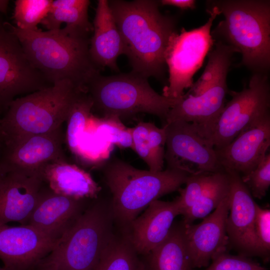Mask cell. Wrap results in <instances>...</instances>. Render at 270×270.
<instances>
[{
	"instance_id": "obj_1",
	"label": "cell",
	"mask_w": 270,
	"mask_h": 270,
	"mask_svg": "<svg viewBox=\"0 0 270 270\" xmlns=\"http://www.w3.org/2000/svg\"><path fill=\"white\" fill-rule=\"evenodd\" d=\"M132 72L148 78L162 76L164 52L176 22L159 10V2L108 1Z\"/></svg>"
},
{
	"instance_id": "obj_2",
	"label": "cell",
	"mask_w": 270,
	"mask_h": 270,
	"mask_svg": "<svg viewBox=\"0 0 270 270\" xmlns=\"http://www.w3.org/2000/svg\"><path fill=\"white\" fill-rule=\"evenodd\" d=\"M8 25L30 62L51 84L68 80L86 90L88 84L100 74L90 56L89 34L64 27L28 31L10 22Z\"/></svg>"
},
{
	"instance_id": "obj_3",
	"label": "cell",
	"mask_w": 270,
	"mask_h": 270,
	"mask_svg": "<svg viewBox=\"0 0 270 270\" xmlns=\"http://www.w3.org/2000/svg\"><path fill=\"white\" fill-rule=\"evenodd\" d=\"M110 200L115 226L126 232L130 223L153 201L185 184L191 174L179 168L152 172L136 168L118 158L102 165Z\"/></svg>"
},
{
	"instance_id": "obj_4",
	"label": "cell",
	"mask_w": 270,
	"mask_h": 270,
	"mask_svg": "<svg viewBox=\"0 0 270 270\" xmlns=\"http://www.w3.org/2000/svg\"><path fill=\"white\" fill-rule=\"evenodd\" d=\"M224 20L212 32V36L240 52V64L254 73L266 74L270 66V1H208Z\"/></svg>"
},
{
	"instance_id": "obj_5",
	"label": "cell",
	"mask_w": 270,
	"mask_h": 270,
	"mask_svg": "<svg viewBox=\"0 0 270 270\" xmlns=\"http://www.w3.org/2000/svg\"><path fill=\"white\" fill-rule=\"evenodd\" d=\"M110 200H92L71 230L34 270H96L115 232Z\"/></svg>"
},
{
	"instance_id": "obj_6",
	"label": "cell",
	"mask_w": 270,
	"mask_h": 270,
	"mask_svg": "<svg viewBox=\"0 0 270 270\" xmlns=\"http://www.w3.org/2000/svg\"><path fill=\"white\" fill-rule=\"evenodd\" d=\"M86 92L64 80L16 98L1 118L2 140L46 134L62 126L75 102Z\"/></svg>"
},
{
	"instance_id": "obj_7",
	"label": "cell",
	"mask_w": 270,
	"mask_h": 270,
	"mask_svg": "<svg viewBox=\"0 0 270 270\" xmlns=\"http://www.w3.org/2000/svg\"><path fill=\"white\" fill-rule=\"evenodd\" d=\"M92 110L104 116L120 119L144 112L158 117L164 123L170 109L179 100L164 96L150 85L148 78L131 72L95 76L86 87Z\"/></svg>"
},
{
	"instance_id": "obj_8",
	"label": "cell",
	"mask_w": 270,
	"mask_h": 270,
	"mask_svg": "<svg viewBox=\"0 0 270 270\" xmlns=\"http://www.w3.org/2000/svg\"><path fill=\"white\" fill-rule=\"evenodd\" d=\"M208 6L206 11L210 16L206 24L190 30L182 28L169 38L164 52L169 73L168 84L164 88L162 94L165 97L178 100L182 96L184 90L193 84L194 74L214 46L215 40L211 34V28L220 13L216 6Z\"/></svg>"
},
{
	"instance_id": "obj_9",
	"label": "cell",
	"mask_w": 270,
	"mask_h": 270,
	"mask_svg": "<svg viewBox=\"0 0 270 270\" xmlns=\"http://www.w3.org/2000/svg\"><path fill=\"white\" fill-rule=\"evenodd\" d=\"M226 102L208 140L215 149L224 147L240 132L270 116V86L267 74L254 73L240 92L228 90Z\"/></svg>"
},
{
	"instance_id": "obj_10",
	"label": "cell",
	"mask_w": 270,
	"mask_h": 270,
	"mask_svg": "<svg viewBox=\"0 0 270 270\" xmlns=\"http://www.w3.org/2000/svg\"><path fill=\"white\" fill-rule=\"evenodd\" d=\"M28 59L22 44L0 12V110L16 98L50 86Z\"/></svg>"
},
{
	"instance_id": "obj_11",
	"label": "cell",
	"mask_w": 270,
	"mask_h": 270,
	"mask_svg": "<svg viewBox=\"0 0 270 270\" xmlns=\"http://www.w3.org/2000/svg\"><path fill=\"white\" fill-rule=\"evenodd\" d=\"M166 134L164 160L167 168L184 169L191 174L216 173L225 171L219 162L216 150L200 136L194 126L185 122L164 124Z\"/></svg>"
},
{
	"instance_id": "obj_12",
	"label": "cell",
	"mask_w": 270,
	"mask_h": 270,
	"mask_svg": "<svg viewBox=\"0 0 270 270\" xmlns=\"http://www.w3.org/2000/svg\"><path fill=\"white\" fill-rule=\"evenodd\" d=\"M62 126L52 132L12 141H2L0 162L9 172L40 174L52 162L66 160L63 149Z\"/></svg>"
},
{
	"instance_id": "obj_13",
	"label": "cell",
	"mask_w": 270,
	"mask_h": 270,
	"mask_svg": "<svg viewBox=\"0 0 270 270\" xmlns=\"http://www.w3.org/2000/svg\"><path fill=\"white\" fill-rule=\"evenodd\" d=\"M228 72H222L200 94H184L169 110L164 124L178 121L190 122L200 136L208 140L226 104L229 90L226 82Z\"/></svg>"
},
{
	"instance_id": "obj_14",
	"label": "cell",
	"mask_w": 270,
	"mask_h": 270,
	"mask_svg": "<svg viewBox=\"0 0 270 270\" xmlns=\"http://www.w3.org/2000/svg\"><path fill=\"white\" fill-rule=\"evenodd\" d=\"M92 200H78L58 194L44 183L25 225L58 244L68 234Z\"/></svg>"
},
{
	"instance_id": "obj_15",
	"label": "cell",
	"mask_w": 270,
	"mask_h": 270,
	"mask_svg": "<svg viewBox=\"0 0 270 270\" xmlns=\"http://www.w3.org/2000/svg\"><path fill=\"white\" fill-rule=\"evenodd\" d=\"M230 182L229 213L226 220L228 246L238 254L258 256L254 234L256 204L241 176L232 170H225Z\"/></svg>"
},
{
	"instance_id": "obj_16",
	"label": "cell",
	"mask_w": 270,
	"mask_h": 270,
	"mask_svg": "<svg viewBox=\"0 0 270 270\" xmlns=\"http://www.w3.org/2000/svg\"><path fill=\"white\" fill-rule=\"evenodd\" d=\"M57 245L30 226L0 224V260L8 270H34Z\"/></svg>"
},
{
	"instance_id": "obj_17",
	"label": "cell",
	"mask_w": 270,
	"mask_h": 270,
	"mask_svg": "<svg viewBox=\"0 0 270 270\" xmlns=\"http://www.w3.org/2000/svg\"><path fill=\"white\" fill-rule=\"evenodd\" d=\"M228 213L229 195L201 222L184 224L186 244L194 269L207 268L214 255L228 250L226 226Z\"/></svg>"
},
{
	"instance_id": "obj_18",
	"label": "cell",
	"mask_w": 270,
	"mask_h": 270,
	"mask_svg": "<svg viewBox=\"0 0 270 270\" xmlns=\"http://www.w3.org/2000/svg\"><path fill=\"white\" fill-rule=\"evenodd\" d=\"M270 146V115L240 132L224 147L214 150L224 170L244 176L256 168Z\"/></svg>"
},
{
	"instance_id": "obj_19",
	"label": "cell",
	"mask_w": 270,
	"mask_h": 270,
	"mask_svg": "<svg viewBox=\"0 0 270 270\" xmlns=\"http://www.w3.org/2000/svg\"><path fill=\"white\" fill-rule=\"evenodd\" d=\"M44 184L40 174L8 172L0 182V224L16 222L25 225Z\"/></svg>"
},
{
	"instance_id": "obj_20",
	"label": "cell",
	"mask_w": 270,
	"mask_h": 270,
	"mask_svg": "<svg viewBox=\"0 0 270 270\" xmlns=\"http://www.w3.org/2000/svg\"><path fill=\"white\" fill-rule=\"evenodd\" d=\"M180 214L178 200L153 201L130 224L128 234L135 250L144 256L168 236L174 218Z\"/></svg>"
},
{
	"instance_id": "obj_21",
	"label": "cell",
	"mask_w": 270,
	"mask_h": 270,
	"mask_svg": "<svg viewBox=\"0 0 270 270\" xmlns=\"http://www.w3.org/2000/svg\"><path fill=\"white\" fill-rule=\"evenodd\" d=\"M92 26L89 48L92 60L99 68L118 71L116 60L124 54V46L108 0H98Z\"/></svg>"
},
{
	"instance_id": "obj_22",
	"label": "cell",
	"mask_w": 270,
	"mask_h": 270,
	"mask_svg": "<svg viewBox=\"0 0 270 270\" xmlns=\"http://www.w3.org/2000/svg\"><path fill=\"white\" fill-rule=\"evenodd\" d=\"M42 176L53 192L78 200L96 198L102 190L89 173L67 160L47 164Z\"/></svg>"
},
{
	"instance_id": "obj_23",
	"label": "cell",
	"mask_w": 270,
	"mask_h": 270,
	"mask_svg": "<svg viewBox=\"0 0 270 270\" xmlns=\"http://www.w3.org/2000/svg\"><path fill=\"white\" fill-rule=\"evenodd\" d=\"M143 256L145 270H193L183 222H174L164 240Z\"/></svg>"
},
{
	"instance_id": "obj_24",
	"label": "cell",
	"mask_w": 270,
	"mask_h": 270,
	"mask_svg": "<svg viewBox=\"0 0 270 270\" xmlns=\"http://www.w3.org/2000/svg\"><path fill=\"white\" fill-rule=\"evenodd\" d=\"M132 148L146 164L149 170H163L166 134L164 128L154 124L140 122L132 128Z\"/></svg>"
},
{
	"instance_id": "obj_25",
	"label": "cell",
	"mask_w": 270,
	"mask_h": 270,
	"mask_svg": "<svg viewBox=\"0 0 270 270\" xmlns=\"http://www.w3.org/2000/svg\"><path fill=\"white\" fill-rule=\"evenodd\" d=\"M88 0H54L50 10L40 23L46 30L60 28L65 23L69 30L86 34L93 30L88 17Z\"/></svg>"
},
{
	"instance_id": "obj_26",
	"label": "cell",
	"mask_w": 270,
	"mask_h": 270,
	"mask_svg": "<svg viewBox=\"0 0 270 270\" xmlns=\"http://www.w3.org/2000/svg\"><path fill=\"white\" fill-rule=\"evenodd\" d=\"M127 233L114 232L104 250L96 270H145Z\"/></svg>"
},
{
	"instance_id": "obj_27",
	"label": "cell",
	"mask_w": 270,
	"mask_h": 270,
	"mask_svg": "<svg viewBox=\"0 0 270 270\" xmlns=\"http://www.w3.org/2000/svg\"><path fill=\"white\" fill-rule=\"evenodd\" d=\"M230 182L226 171L214 173L211 180L197 202L182 214L185 224L204 218L217 208L230 194Z\"/></svg>"
},
{
	"instance_id": "obj_28",
	"label": "cell",
	"mask_w": 270,
	"mask_h": 270,
	"mask_svg": "<svg viewBox=\"0 0 270 270\" xmlns=\"http://www.w3.org/2000/svg\"><path fill=\"white\" fill-rule=\"evenodd\" d=\"M92 106L90 96L86 92H83L74 104L66 120L65 140L70 150L76 154L79 153L80 142L90 117Z\"/></svg>"
},
{
	"instance_id": "obj_29",
	"label": "cell",
	"mask_w": 270,
	"mask_h": 270,
	"mask_svg": "<svg viewBox=\"0 0 270 270\" xmlns=\"http://www.w3.org/2000/svg\"><path fill=\"white\" fill-rule=\"evenodd\" d=\"M52 0H16L12 18L16 27L28 31L38 30V25L48 14Z\"/></svg>"
},
{
	"instance_id": "obj_30",
	"label": "cell",
	"mask_w": 270,
	"mask_h": 270,
	"mask_svg": "<svg viewBox=\"0 0 270 270\" xmlns=\"http://www.w3.org/2000/svg\"><path fill=\"white\" fill-rule=\"evenodd\" d=\"M92 118L96 124V134L100 140L122 148H132V128L126 126L120 118L114 116L98 118L92 116Z\"/></svg>"
},
{
	"instance_id": "obj_31",
	"label": "cell",
	"mask_w": 270,
	"mask_h": 270,
	"mask_svg": "<svg viewBox=\"0 0 270 270\" xmlns=\"http://www.w3.org/2000/svg\"><path fill=\"white\" fill-rule=\"evenodd\" d=\"M214 173L199 172L190 174L184 188H180L178 200L180 214L189 210L198 200L209 184Z\"/></svg>"
},
{
	"instance_id": "obj_32",
	"label": "cell",
	"mask_w": 270,
	"mask_h": 270,
	"mask_svg": "<svg viewBox=\"0 0 270 270\" xmlns=\"http://www.w3.org/2000/svg\"><path fill=\"white\" fill-rule=\"evenodd\" d=\"M211 260L212 264L204 270H268L250 257L230 254L228 250L217 253Z\"/></svg>"
},
{
	"instance_id": "obj_33",
	"label": "cell",
	"mask_w": 270,
	"mask_h": 270,
	"mask_svg": "<svg viewBox=\"0 0 270 270\" xmlns=\"http://www.w3.org/2000/svg\"><path fill=\"white\" fill-rule=\"evenodd\" d=\"M241 178L252 196L258 199L264 196L270 186V153L266 154L254 170Z\"/></svg>"
},
{
	"instance_id": "obj_34",
	"label": "cell",
	"mask_w": 270,
	"mask_h": 270,
	"mask_svg": "<svg viewBox=\"0 0 270 270\" xmlns=\"http://www.w3.org/2000/svg\"><path fill=\"white\" fill-rule=\"evenodd\" d=\"M254 234L258 257L264 262L270 261V210L256 204Z\"/></svg>"
},
{
	"instance_id": "obj_35",
	"label": "cell",
	"mask_w": 270,
	"mask_h": 270,
	"mask_svg": "<svg viewBox=\"0 0 270 270\" xmlns=\"http://www.w3.org/2000/svg\"><path fill=\"white\" fill-rule=\"evenodd\" d=\"M196 2L194 0H162L159 1L162 6H173L183 10L194 8Z\"/></svg>"
},
{
	"instance_id": "obj_36",
	"label": "cell",
	"mask_w": 270,
	"mask_h": 270,
	"mask_svg": "<svg viewBox=\"0 0 270 270\" xmlns=\"http://www.w3.org/2000/svg\"><path fill=\"white\" fill-rule=\"evenodd\" d=\"M9 0H0V12L4 14H7Z\"/></svg>"
},
{
	"instance_id": "obj_37",
	"label": "cell",
	"mask_w": 270,
	"mask_h": 270,
	"mask_svg": "<svg viewBox=\"0 0 270 270\" xmlns=\"http://www.w3.org/2000/svg\"><path fill=\"white\" fill-rule=\"evenodd\" d=\"M8 171L6 169L4 166L1 164L0 162V182L3 178L6 176Z\"/></svg>"
},
{
	"instance_id": "obj_38",
	"label": "cell",
	"mask_w": 270,
	"mask_h": 270,
	"mask_svg": "<svg viewBox=\"0 0 270 270\" xmlns=\"http://www.w3.org/2000/svg\"><path fill=\"white\" fill-rule=\"evenodd\" d=\"M2 112L0 110V144H1L2 140V132L1 126H0L1 118L2 116Z\"/></svg>"
},
{
	"instance_id": "obj_39",
	"label": "cell",
	"mask_w": 270,
	"mask_h": 270,
	"mask_svg": "<svg viewBox=\"0 0 270 270\" xmlns=\"http://www.w3.org/2000/svg\"><path fill=\"white\" fill-rule=\"evenodd\" d=\"M0 270H8L7 269H6L4 267H2V268H1L0 267Z\"/></svg>"
},
{
	"instance_id": "obj_40",
	"label": "cell",
	"mask_w": 270,
	"mask_h": 270,
	"mask_svg": "<svg viewBox=\"0 0 270 270\" xmlns=\"http://www.w3.org/2000/svg\"><path fill=\"white\" fill-rule=\"evenodd\" d=\"M50 270L43 269V270Z\"/></svg>"
}]
</instances>
